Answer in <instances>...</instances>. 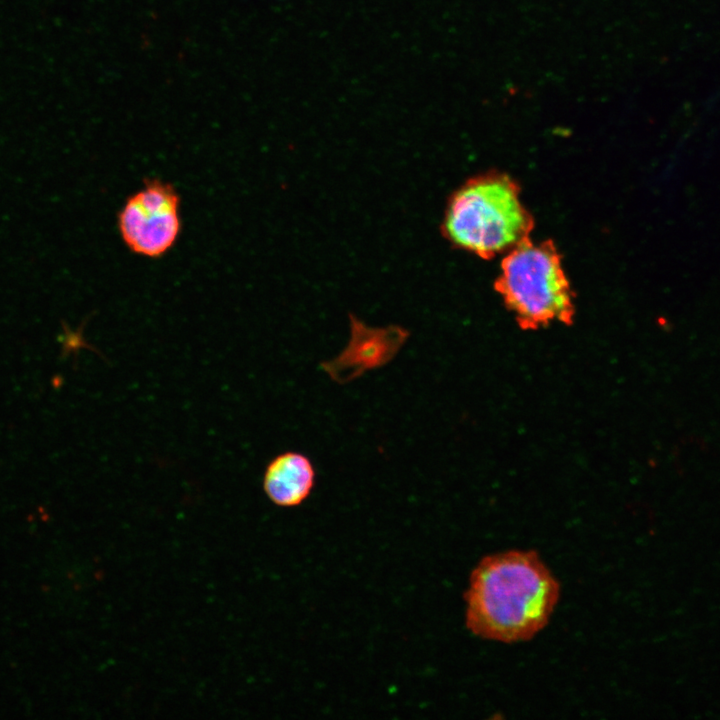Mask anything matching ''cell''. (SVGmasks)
<instances>
[{"label": "cell", "instance_id": "obj_3", "mask_svg": "<svg viewBox=\"0 0 720 720\" xmlns=\"http://www.w3.org/2000/svg\"><path fill=\"white\" fill-rule=\"evenodd\" d=\"M496 288L522 328L569 323L574 303L554 245L528 238L504 258Z\"/></svg>", "mask_w": 720, "mask_h": 720}, {"label": "cell", "instance_id": "obj_2", "mask_svg": "<svg viewBox=\"0 0 720 720\" xmlns=\"http://www.w3.org/2000/svg\"><path fill=\"white\" fill-rule=\"evenodd\" d=\"M532 227L517 185L500 174L463 184L450 197L442 222L449 242L485 258L511 250L528 238Z\"/></svg>", "mask_w": 720, "mask_h": 720}, {"label": "cell", "instance_id": "obj_6", "mask_svg": "<svg viewBox=\"0 0 720 720\" xmlns=\"http://www.w3.org/2000/svg\"><path fill=\"white\" fill-rule=\"evenodd\" d=\"M316 470L311 459L300 452L286 451L275 456L266 466L263 489L272 503L295 507L311 494Z\"/></svg>", "mask_w": 720, "mask_h": 720}, {"label": "cell", "instance_id": "obj_5", "mask_svg": "<svg viewBox=\"0 0 720 720\" xmlns=\"http://www.w3.org/2000/svg\"><path fill=\"white\" fill-rule=\"evenodd\" d=\"M350 338L334 358L321 362V370L337 384H347L391 362L409 338L399 325L372 327L349 314Z\"/></svg>", "mask_w": 720, "mask_h": 720}, {"label": "cell", "instance_id": "obj_1", "mask_svg": "<svg viewBox=\"0 0 720 720\" xmlns=\"http://www.w3.org/2000/svg\"><path fill=\"white\" fill-rule=\"evenodd\" d=\"M558 598L559 584L536 552L486 556L465 593L466 626L485 639L527 640L547 624Z\"/></svg>", "mask_w": 720, "mask_h": 720}, {"label": "cell", "instance_id": "obj_4", "mask_svg": "<svg viewBox=\"0 0 720 720\" xmlns=\"http://www.w3.org/2000/svg\"><path fill=\"white\" fill-rule=\"evenodd\" d=\"M117 218L121 238L131 252L161 257L181 232L180 196L167 182L147 180L127 198Z\"/></svg>", "mask_w": 720, "mask_h": 720}]
</instances>
